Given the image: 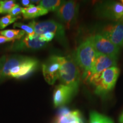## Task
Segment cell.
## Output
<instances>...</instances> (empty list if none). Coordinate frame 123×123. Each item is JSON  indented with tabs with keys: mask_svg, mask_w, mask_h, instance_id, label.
<instances>
[{
	"mask_svg": "<svg viewBox=\"0 0 123 123\" xmlns=\"http://www.w3.org/2000/svg\"><path fill=\"white\" fill-rule=\"evenodd\" d=\"M61 65L59 79L62 84L73 89L77 92L80 82V72L78 64L73 58L57 56Z\"/></svg>",
	"mask_w": 123,
	"mask_h": 123,
	"instance_id": "obj_1",
	"label": "cell"
},
{
	"mask_svg": "<svg viewBox=\"0 0 123 123\" xmlns=\"http://www.w3.org/2000/svg\"><path fill=\"white\" fill-rule=\"evenodd\" d=\"M97 53L90 39L80 44L76 52V62L83 71V76L87 80L91 74Z\"/></svg>",
	"mask_w": 123,
	"mask_h": 123,
	"instance_id": "obj_2",
	"label": "cell"
},
{
	"mask_svg": "<svg viewBox=\"0 0 123 123\" xmlns=\"http://www.w3.org/2000/svg\"><path fill=\"white\" fill-rule=\"evenodd\" d=\"M119 73L117 67H112L104 71L98 76L90 79L88 81L95 87L96 94L105 95L114 88Z\"/></svg>",
	"mask_w": 123,
	"mask_h": 123,
	"instance_id": "obj_3",
	"label": "cell"
},
{
	"mask_svg": "<svg viewBox=\"0 0 123 123\" xmlns=\"http://www.w3.org/2000/svg\"><path fill=\"white\" fill-rule=\"evenodd\" d=\"M29 25L33 29L37 35H41L46 33H52L60 41H64L65 40L64 26L57 22L54 21L35 22L33 20Z\"/></svg>",
	"mask_w": 123,
	"mask_h": 123,
	"instance_id": "obj_4",
	"label": "cell"
},
{
	"mask_svg": "<svg viewBox=\"0 0 123 123\" xmlns=\"http://www.w3.org/2000/svg\"><path fill=\"white\" fill-rule=\"evenodd\" d=\"M89 39L97 53L117 58L120 47L115 45L101 34H96L90 37Z\"/></svg>",
	"mask_w": 123,
	"mask_h": 123,
	"instance_id": "obj_5",
	"label": "cell"
},
{
	"mask_svg": "<svg viewBox=\"0 0 123 123\" xmlns=\"http://www.w3.org/2000/svg\"><path fill=\"white\" fill-rule=\"evenodd\" d=\"M78 5L76 1H69L62 2L56 10L58 17L65 25L67 29L73 26L77 17Z\"/></svg>",
	"mask_w": 123,
	"mask_h": 123,
	"instance_id": "obj_6",
	"label": "cell"
},
{
	"mask_svg": "<svg viewBox=\"0 0 123 123\" xmlns=\"http://www.w3.org/2000/svg\"><path fill=\"white\" fill-rule=\"evenodd\" d=\"M61 65L57 56H52L42 64V73L47 83L53 85L59 79Z\"/></svg>",
	"mask_w": 123,
	"mask_h": 123,
	"instance_id": "obj_7",
	"label": "cell"
},
{
	"mask_svg": "<svg viewBox=\"0 0 123 123\" xmlns=\"http://www.w3.org/2000/svg\"><path fill=\"white\" fill-rule=\"evenodd\" d=\"M116 65L117 58L97 53L91 74L87 81L90 78L98 76L104 71L108 68L112 67H116Z\"/></svg>",
	"mask_w": 123,
	"mask_h": 123,
	"instance_id": "obj_8",
	"label": "cell"
},
{
	"mask_svg": "<svg viewBox=\"0 0 123 123\" xmlns=\"http://www.w3.org/2000/svg\"><path fill=\"white\" fill-rule=\"evenodd\" d=\"M115 45L121 47L123 45V21L106 26L101 34Z\"/></svg>",
	"mask_w": 123,
	"mask_h": 123,
	"instance_id": "obj_9",
	"label": "cell"
},
{
	"mask_svg": "<svg viewBox=\"0 0 123 123\" xmlns=\"http://www.w3.org/2000/svg\"><path fill=\"white\" fill-rule=\"evenodd\" d=\"M38 61L35 58L27 57L26 59L9 71L7 77L20 78L27 76L37 68Z\"/></svg>",
	"mask_w": 123,
	"mask_h": 123,
	"instance_id": "obj_10",
	"label": "cell"
},
{
	"mask_svg": "<svg viewBox=\"0 0 123 123\" xmlns=\"http://www.w3.org/2000/svg\"><path fill=\"white\" fill-rule=\"evenodd\" d=\"M46 44L47 42L43 41L40 35L36 34L34 37H30L26 35L24 38L14 43L12 49L14 50H38L43 48Z\"/></svg>",
	"mask_w": 123,
	"mask_h": 123,
	"instance_id": "obj_11",
	"label": "cell"
},
{
	"mask_svg": "<svg viewBox=\"0 0 123 123\" xmlns=\"http://www.w3.org/2000/svg\"><path fill=\"white\" fill-rule=\"evenodd\" d=\"M74 93L73 89L68 86L62 84L57 86L54 91V105L55 107L64 105L70 100Z\"/></svg>",
	"mask_w": 123,
	"mask_h": 123,
	"instance_id": "obj_12",
	"label": "cell"
},
{
	"mask_svg": "<svg viewBox=\"0 0 123 123\" xmlns=\"http://www.w3.org/2000/svg\"><path fill=\"white\" fill-rule=\"evenodd\" d=\"M100 12L105 17L123 21V1L107 3L101 6Z\"/></svg>",
	"mask_w": 123,
	"mask_h": 123,
	"instance_id": "obj_13",
	"label": "cell"
},
{
	"mask_svg": "<svg viewBox=\"0 0 123 123\" xmlns=\"http://www.w3.org/2000/svg\"><path fill=\"white\" fill-rule=\"evenodd\" d=\"M78 120H82L79 111H70L67 108H63L59 111L55 123H72Z\"/></svg>",
	"mask_w": 123,
	"mask_h": 123,
	"instance_id": "obj_14",
	"label": "cell"
},
{
	"mask_svg": "<svg viewBox=\"0 0 123 123\" xmlns=\"http://www.w3.org/2000/svg\"><path fill=\"white\" fill-rule=\"evenodd\" d=\"M48 11L40 6H34L33 5L27 7H24L22 13L23 17L25 19H33V18L42 16L48 13Z\"/></svg>",
	"mask_w": 123,
	"mask_h": 123,
	"instance_id": "obj_15",
	"label": "cell"
},
{
	"mask_svg": "<svg viewBox=\"0 0 123 123\" xmlns=\"http://www.w3.org/2000/svg\"><path fill=\"white\" fill-rule=\"evenodd\" d=\"M25 33V32L23 30H13V29H7V30L0 31L1 35L12 39V41L15 39H21V38L24 36Z\"/></svg>",
	"mask_w": 123,
	"mask_h": 123,
	"instance_id": "obj_16",
	"label": "cell"
},
{
	"mask_svg": "<svg viewBox=\"0 0 123 123\" xmlns=\"http://www.w3.org/2000/svg\"><path fill=\"white\" fill-rule=\"evenodd\" d=\"M62 4L60 0H42L39 3L40 6L47 11H56Z\"/></svg>",
	"mask_w": 123,
	"mask_h": 123,
	"instance_id": "obj_17",
	"label": "cell"
},
{
	"mask_svg": "<svg viewBox=\"0 0 123 123\" xmlns=\"http://www.w3.org/2000/svg\"><path fill=\"white\" fill-rule=\"evenodd\" d=\"M16 4L13 0L0 1V14L10 13Z\"/></svg>",
	"mask_w": 123,
	"mask_h": 123,
	"instance_id": "obj_18",
	"label": "cell"
},
{
	"mask_svg": "<svg viewBox=\"0 0 123 123\" xmlns=\"http://www.w3.org/2000/svg\"><path fill=\"white\" fill-rule=\"evenodd\" d=\"M20 18H21V16L14 17H12L10 14L6 15L5 16L0 18V29L2 30L9 25L14 22L15 21H17Z\"/></svg>",
	"mask_w": 123,
	"mask_h": 123,
	"instance_id": "obj_19",
	"label": "cell"
},
{
	"mask_svg": "<svg viewBox=\"0 0 123 123\" xmlns=\"http://www.w3.org/2000/svg\"><path fill=\"white\" fill-rule=\"evenodd\" d=\"M14 27H19L21 29H22L23 31H24L27 35L30 37H34L36 35L33 29L29 25H26L22 24V23H15L14 24Z\"/></svg>",
	"mask_w": 123,
	"mask_h": 123,
	"instance_id": "obj_20",
	"label": "cell"
},
{
	"mask_svg": "<svg viewBox=\"0 0 123 123\" xmlns=\"http://www.w3.org/2000/svg\"><path fill=\"white\" fill-rule=\"evenodd\" d=\"M103 115L96 112H92L90 113V123H103Z\"/></svg>",
	"mask_w": 123,
	"mask_h": 123,
	"instance_id": "obj_21",
	"label": "cell"
},
{
	"mask_svg": "<svg viewBox=\"0 0 123 123\" xmlns=\"http://www.w3.org/2000/svg\"><path fill=\"white\" fill-rule=\"evenodd\" d=\"M23 12H24V7H21L19 5L16 4L10 12L9 14L14 17H19V15L22 13Z\"/></svg>",
	"mask_w": 123,
	"mask_h": 123,
	"instance_id": "obj_22",
	"label": "cell"
},
{
	"mask_svg": "<svg viewBox=\"0 0 123 123\" xmlns=\"http://www.w3.org/2000/svg\"><path fill=\"white\" fill-rule=\"evenodd\" d=\"M40 37H41V39H42L43 41L47 43L53 40V38H54L55 35L54 34L52 33H46L45 34H44L40 35Z\"/></svg>",
	"mask_w": 123,
	"mask_h": 123,
	"instance_id": "obj_23",
	"label": "cell"
},
{
	"mask_svg": "<svg viewBox=\"0 0 123 123\" xmlns=\"http://www.w3.org/2000/svg\"><path fill=\"white\" fill-rule=\"evenodd\" d=\"M10 41H12V40L9 39V38L6 37H5L2 35H0V44L4 43L7 42H10Z\"/></svg>",
	"mask_w": 123,
	"mask_h": 123,
	"instance_id": "obj_24",
	"label": "cell"
},
{
	"mask_svg": "<svg viewBox=\"0 0 123 123\" xmlns=\"http://www.w3.org/2000/svg\"><path fill=\"white\" fill-rule=\"evenodd\" d=\"M21 3H22V5L25 7H29L32 5V4H31V1H29V0H22L21 1Z\"/></svg>",
	"mask_w": 123,
	"mask_h": 123,
	"instance_id": "obj_25",
	"label": "cell"
},
{
	"mask_svg": "<svg viewBox=\"0 0 123 123\" xmlns=\"http://www.w3.org/2000/svg\"><path fill=\"white\" fill-rule=\"evenodd\" d=\"M103 123H113L110 118L107 117L105 116L103 117Z\"/></svg>",
	"mask_w": 123,
	"mask_h": 123,
	"instance_id": "obj_26",
	"label": "cell"
},
{
	"mask_svg": "<svg viewBox=\"0 0 123 123\" xmlns=\"http://www.w3.org/2000/svg\"><path fill=\"white\" fill-rule=\"evenodd\" d=\"M119 122L120 123H123V112L119 117Z\"/></svg>",
	"mask_w": 123,
	"mask_h": 123,
	"instance_id": "obj_27",
	"label": "cell"
},
{
	"mask_svg": "<svg viewBox=\"0 0 123 123\" xmlns=\"http://www.w3.org/2000/svg\"><path fill=\"white\" fill-rule=\"evenodd\" d=\"M72 123H83V121L82 120H75Z\"/></svg>",
	"mask_w": 123,
	"mask_h": 123,
	"instance_id": "obj_28",
	"label": "cell"
}]
</instances>
